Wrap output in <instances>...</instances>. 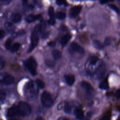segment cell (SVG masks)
<instances>
[{
  "instance_id": "obj_1",
  "label": "cell",
  "mask_w": 120,
  "mask_h": 120,
  "mask_svg": "<svg viewBox=\"0 0 120 120\" xmlns=\"http://www.w3.org/2000/svg\"><path fill=\"white\" fill-rule=\"evenodd\" d=\"M31 112L30 105L26 102L21 101L8 110L7 115L9 117H24L29 115Z\"/></svg>"
},
{
  "instance_id": "obj_2",
  "label": "cell",
  "mask_w": 120,
  "mask_h": 120,
  "mask_svg": "<svg viewBox=\"0 0 120 120\" xmlns=\"http://www.w3.org/2000/svg\"><path fill=\"white\" fill-rule=\"evenodd\" d=\"M39 33V24H38L34 27L31 32L30 36V45L28 49V52H31L38 44Z\"/></svg>"
},
{
  "instance_id": "obj_3",
  "label": "cell",
  "mask_w": 120,
  "mask_h": 120,
  "mask_svg": "<svg viewBox=\"0 0 120 120\" xmlns=\"http://www.w3.org/2000/svg\"><path fill=\"white\" fill-rule=\"evenodd\" d=\"M36 83L32 82H29L26 86L25 93L26 96L29 99H33L36 98L38 93V88Z\"/></svg>"
},
{
  "instance_id": "obj_4",
  "label": "cell",
  "mask_w": 120,
  "mask_h": 120,
  "mask_svg": "<svg viewBox=\"0 0 120 120\" xmlns=\"http://www.w3.org/2000/svg\"><path fill=\"white\" fill-rule=\"evenodd\" d=\"M24 65L32 75L37 74V63L33 58L31 57L27 59L24 62Z\"/></svg>"
},
{
  "instance_id": "obj_5",
  "label": "cell",
  "mask_w": 120,
  "mask_h": 120,
  "mask_svg": "<svg viewBox=\"0 0 120 120\" xmlns=\"http://www.w3.org/2000/svg\"><path fill=\"white\" fill-rule=\"evenodd\" d=\"M41 100L43 105L46 107L51 106L53 103V98L51 94L47 91H44L41 96Z\"/></svg>"
},
{
  "instance_id": "obj_6",
  "label": "cell",
  "mask_w": 120,
  "mask_h": 120,
  "mask_svg": "<svg viewBox=\"0 0 120 120\" xmlns=\"http://www.w3.org/2000/svg\"><path fill=\"white\" fill-rule=\"evenodd\" d=\"M15 82L14 77L11 75L4 72L0 73V84L2 85H11Z\"/></svg>"
},
{
  "instance_id": "obj_7",
  "label": "cell",
  "mask_w": 120,
  "mask_h": 120,
  "mask_svg": "<svg viewBox=\"0 0 120 120\" xmlns=\"http://www.w3.org/2000/svg\"><path fill=\"white\" fill-rule=\"evenodd\" d=\"M68 52L71 54L75 52H77L80 54H83L84 53V50L79 44L75 42H73L69 46Z\"/></svg>"
},
{
  "instance_id": "obj_8",
  "label": "cell",
  "mask_w": 120,
  "mask_h": 120,
  "mask_svg": "<svg viewBox=\"0 0 120 120\" xmlns=\"http://www.w3.org/2000/svg\"><path fill=\"white\" fill-rule=\"evenodd\" d=\"M106 71V67L104 62H101L96 69L95 74L98 79H101L104 76Z\"/></svg>"
},
{
  "instance_id": "obj_9",
  "label": "cell",
  "mask_w": 120,
  "mask_h": 120,
  "mask_svg": "<svg viewBox=\"0 0 120 120\" xmlns=\"http://www.w3.org/2000/svg\"><path fill=\"white\" fill-rule=\"evenodd\" d=\"M81 85L89 96H92L94 95L95 93L94 89L89 82L86 81H82L81 83Z\"/></svg>"
},
{
  "instance_id": "obj_10",
  "label": "cell",
  "mask_w": 120,
  "mask_h": 120,
  "mask_svg": "<svg viewBox=\"0 0 120 120\" xmlns=\"http://www.w3.org/2000/svg\"><path fill=\"white\" fill-rule=\"evenodd\" d=\"M82 9V6L80 5L75 6L72 7L69 11V16L71 18H75L78 15Z\"/></svg>"
},
{
  "instance_id": "obj_11",
  "label": "cell",
  "mask_w": 120,
  "mask_h": 120,
  "mask_svg": "<svg viewBox=\"0 0 120 120\" xmlns=\"http://www.w3.org/2000/svg\"><path fill=\"white\" fill-rule=\"evenodd\" d=\"M74 114L75 118L78 120H83L84 114L82 109L80 108H76L74 110Z\"/></svg>"
},
{
  "instance_id": "obj_12",
  "label": "cell",
  "mask_w": 120,
  "mask_h": 120,
  "mask_svg": "<svg viewBox=\"0 0 120 120\" xmlns=\"http://www.w3.org/2000/svg\"><path fill=\"white\" fill-rule=\"evenodd\" d=\"M65 79L67 83L70 86L72 85L75 82V77L74 75L69 74L65 75Z\"/></svg>"
},
{
  "instance_id": "obj_13",
  "label": "cell",
  "mask_w": 120,
  "mask_h": 120,
  "mask_svg": "<svg viewBox=\"0 0 120 120\" xmlns=\"http://www.w3.org/2000/svg\"><path fill=\"white\" fill-rule=\"evenodd\" d=\"M41 16L40 15H34L30 14L28 15L25 18V21L28 22H32L35 21L37 20H38L41 18Z\"/></svg>"
},
{
  "instance_id": "obj_14",
  "label": "cell",
  "mask_w": 120,
  "mask_h": 120,
  "mask_svg": "<svg viewBox=\"0 0 120 120\" xmlns=\"http://www.w3.org/2000/svg\"><path fill=\"white\" fill-rule=\"evenodd\" d=\"M71 38L70 35L68 34H66L64 35L61 38L60 44L62 46H64L67 45L68 42L69 41Z\"/></svg>"
},
{
  "instance_id": "obj_15",
  "label": "cell",
  "mask_w": 120,
  "mask_h": 120,
  "mask_svg": "<svg viewBox=\"0 0 120 120\" xmlns=\"http://www.w3.org/2000/svg\"><path fill=\"white\" fill-rule=\"evenodd\" d=\"M21 16L19 14L14 13L11 15V19L14 23H18L21 20Z\"/></svg>"
},
{
  "instance_id": "obj_16",
  "label": "cell",
  "mask_w": 120,
  "mask_h": 120,
  "mask_svg": "<svg viewBox=\"0 0 120 120\" xmlns=\"http://www.w3.org/2000/svg\"><path fill=\"white\" fill-rule=\"evenodd\" d=\"M92 44L94 47L98 50H102L104 47V46L102 44V43L98 40H93Z\"/></svg>"
},
{
  "instance_id": "obj_17",
  "label": "cell",
  "mask_w": 120,
  "mask_h": 120,
  "mask_svg": "<svg viewBox=\"0 0 120 120\" xmlns=\"http://www.w3.org/2000/svg\"><path fill=\"white\" fill-rule=\"evenodd\" d=\"M5 27L6 30L9 32H14L15 29V27L14 25L9 22H7L5 23Z\"/></svg>"
},
{
  "instance_id": "obj_18",
  "label": "cell",
  "mask_w": 120,
  "mask_h": 120,
  "mask_svg": "<svg viewBox=\"0 0 120 120\" xmlns=\"http://www.w3.org/2000/svg\"><path fill=\"white\" fill-rule=\"evenodd\" d=\"M99 87L100 89L102 90H106L109 88L107 78H105L104 81H103L99 85Z\"/></svg>"
},
{
  "instance_id": "obj_19",
  "label": "cell",
  "mask_w": 120,
  "mask_h": 120,
  "mask_svg": "<svg viewBox=\"0 0 120 120\" xmlns=\"http://www.w3.org/2000/svg\"><path fill=\"white\" fill-rule=\"evenodd\" d=\"M52 55L55 60H59L61 57V52L58 50H54L52 52Z\"/></svg>"
},
{
  "instance_id": "obj_20",
  "label": "cell",
  "mask_w": 120,
  "mask_h": 120,
  "mask_svg": "<svg viewBox=\"0 0 120 120\" xmlns=\"http://www.w3.org/2000/svg\"><path fill=\"white\" fill-rule=\"evenodd\" d=\"M39 24V30L40 32L44 33L45 30L46 25V22L44 20H42Z\"/></svg>"
},
{
  "instance_id": "obj_21",
  "label": "cell",
  "mask_w": 120,
  "mask_h": 120,
  "mask_svg": "<svg viewBox=\"0 0 120 120\" xmlns=\"http://www.w3.org/2000/svg\"><path fill=\"white\" fill-rule=\"evenodd\" d=\"M19 47H20V44L18 43H15L11 46L9 49L12 52H15L19 49Z\"/></svg>"
},
{
  "instance_id": "obj_22",
  "label": "cell",
  "mask_w": 120,
  "mask_h": 120,
  "mask_svg": "<svg viewBox=\"0 0 120 120\" xmlns=\"http://www.w3.org/2000/svg\"><path fill=\"white\" fill-rule=\"evenodd\" d=\"M66 14L62 12H58L56 14V17L60 20H62L65 18Z\"/></svg>"
},
{
  "instance_id": "obj_23",
  "label": "cell",
  "mask_w": 120,
  "mask_h": 120,
  "mask_svg": "<svg viewBox=\"0 0 120 120\" xmlns=\"http://www.w3.org/2000/svg\"><path fill=\"white\" fill-rule=\"evenodd\" d=\"M72 110L71 105L69 103H66L64 106V111L66 113H70Z\"/></svg>"
},
{
  "instance_id": "obj_24",
  "label": "cell",
  "mask_w": 120,
  "mask_h": 120,
  "mask_svg": "<svg viewBox=\"0 0 120 120\" xmlns=\"http://www.w3.org/2000/svg\"><path fill=\"white\" fill-rule=\"evenodd\" d=\"M111 113L109 112H106L99 120H110Z\"/></svg>"
},
{
  "instance_id": "obj_25",
  "label": "cell",
  "mask_w": 120,
  "mask_h": 120,
  "mask_svg": "<svg viewBox=\"0 0 120 120\" xmlns=\"http://www.w3.org/2000/svg\"><path fill=\"white\" fill-rule=\"evenodd\" d=\"M35 83H36V85H37L38 87V88L42 89V88H44L45 87V84H44V82L43 81H42L41 80L37 79Z\"/></svg>"
},
{
  "instance_id": "obj_26",
  "label": "cell",
  "mask_w": 120,
  "mask_h": 120,
  "mask_svg": "<svg viewBox=\"0 0 120 120\" xmlns=\"http://www.w3.org/2000/svg\"><path fill=\"white\" fill-rule=\"evenodd\" d=\"M45 63L46 65L50 68H52L55 65V62L53 60H47L45 61Z\"/></svg>"
},
{
  "instance_id": "obj_27",
  "label": "cell",
  "mask_w": 120,
  "mask_h": 120,
  "mask_svg": "<svg viewBox=\"0 0 120 120\" xmlns=\"http://www.w3.org/2000/svg\"><path fill=\"white\" fill-rule=\"evenodd\" d=\"M12 39L11 38H8L7 40V41H6L5 42V47L7 49H9L11 46L12 45L11 44H12Z\"/></svg>"
},
{
  "instance_id": "obj_28",
  "label": "cell",
  "mask_w": 120,
  "mask_h": 120,
  "mask_svg": "<svg viewBox=\"0 0 120 120\" xmlns=\"http://www.w3.org/2000/svg\"><path fill=\"white\" fill-rule=\"evenodd\" d=\"M108 7L110 8H111L112 10H113V11L116 12V13H120V9L115 5L112 4H110L108 5Z\"/></svg>"
},
{
  "instance_id": "obj_29",
  "label": "cell",
  "mask_w": 120,
  "mask_h": 120,
  "mask_svg": "<svg viewBox=\"0 0 120 120\" xmlns=\"http://www.w3.org/2000/svg\"><path fill=\"white\" fill-rule=\"evenodd\" d=\"M98 58L97 57V56H93L91 57L90 60V64L91 65H95L97 62H98Z\"/></svg>"
},
{
  "instance_id": "obj_30",
  "label": "cell",
  "mask_w": 120,
  "mask_h": 120,
  "mask_svg": "<svg viewBox=\"0 0 120 120\" xmlns=\"http://www.w3.org/2000/svg\"><path fill=\"white\" fill-rule=\"evenodd\" d=\"M48 14L50 17H54V9L52 7H50L48 9Z\"/></svg>"
},
{
  "instance_id": "obj_31",
  "label": "cell",
  "mask_w": 120,
  "mask_h": 120,
  "mask_svg": "<svg viewBox=\"0 0 120 120\" xmlns=\"http://www.w3.org/2000/svg\"><path fill=\"white\" fill-rule=\"evenodd\" d=\"M5 93L2 90H0V105L5 98Z\"/></svg>"
},
{
  "instance_id": "obj_32",
  "label": "cell",
  "mask_w": 120,
  "mask_h": 120,
  "mask_svg": "<svg viewBox=\"0 0 120 120\" xmlns=\"http://www.w3.org/2000/svg\"><path fill=\"white\" fill-rule=\"evenodd\" d=\"M56 4L59 6L60 5H67V2L66 0H56Z\"/></svg>"
},
{
  "instance_id": "obj_33",
  "label": "cell",
  "mask_w": 120,
  "mask_h": 120,
  "mask_svg": "<svg viewBox=\"0 0 120 120\" xmlns=\"http://www.w3.org/2000/svg\"><path fill=\"white\" fill-rule=\"evenodd\" d=\"M111 38L110 37H106L104 41V44L105 45H109L111 44Z\"/></svg>"
},
{
  "instance_id": "obj_34",
  "label": "cell",
  "mask_w": 120,
  "mask_h": 120,
  "mask_svg": "<svg viewBox=\"0 0 120 120\" xmlns=\"http://www.w3.org/2000/svg\"><path fill=\"white\" fill-rule=\"evenodd\" d=\"M5 66V61L4 59L0 57V70H1Z\"/></svg>"
},
{
  "instance_id": "obj_35",
  "label": "cell",
  "mask_w": 120,
  "mask_h": 120,
  "mask_svg": "<svg viewBox=\"0 0 120 120\" xmlns=\"http://www.w3.org/2000/svg\"><path fill=\"white\" fill-rule=\"evenodd\" d=\"M48 23L50 25H53L55 23V21L54 17H50V19L48 20Z\"/></svg>"
},
{
  "instance_id": "obj_36",
  "label": "cell",
  "mask_w": 120,
  "mask_h": 120,
  "mask_svg": "<svg viewBox=\"0 0 120 120\" xmlns=\"http://www.w3.org/2000/svg\"><path fill=\"white\" fill-rule=\"evenodd\" d=\"M115 96L116 98H117L118 99L120 98V89L118 90L115 94Z\"/></svg>"
},
{
  "instance_id": "obj_37",
  "label": "cell",
  "mask_w": 120,
  "mask_h": 120,
  "mask_svg": "<svg viewBox=\"0 0 120 120\" xmlns=\"http://www.w3.org/2000/svg\"><path fill=\"white\" fill-rule=\"evenodd\" d=\"M49 32H44V33H43V34H42V38H44V39H45V38H46L48 37V36H49Z\"/></svg>"
},
{
  "instance_id": "obj_38",
  "label": "cell",
  "mask_w": 120,
  "mask_h": 120,
  "mask_svg": "<svg viewBox=\"0 0 120 120\" xmlns=\"http://www.w3.org/2000/svg\"><path fill=\"white\" fill-rule=\"evenodd\" d=\"M91 114L90 112H88L87 113L84 120H90V118H91Z\"/></svg>"
},
{
  "instance_id": "obj_39",
  "label": "cell",
  "mask_w": 120,
  "mask_h": 120,
  "mask_svg": "<svg viewBox=\"0 0 120 120\" xmlns=\"http://www.w3.org/2000/svg\"><path fill=\"white\" fill-rule=\"evenodd\" d=\"M5 35V33L4 31H3V30H0V38H2L3 37H4Z\"/></svg>"
},
{
  "instance_id": "obj_40",
  "label": "cell",
  "mask_w": 120,
  "mask_h": 120,
  "mask_svg": "<svg viewBox=\"0 0 120 120\" xmlns=\"http://www.w3.org/2000/svg\"><path fill=\"white\" fill-rule=\"evenodd\" d=\"M48 45L51 47H54L55 45V42L53 41H51L48 43Z\"/></svg>"
},
{
  "instance_id": "obj_41",
  "label": "cell",
  "mask_w": 120,
  "mask_h": 120,
  "mask_svg": "<svg viewBox=\"0 0 120 120\" xmlns=\"http://www.w3.org/2000/svg\"><path fill=\"white\" fill-rule=\"evenodd\" d=\"M57 120H69L65 117H60L59 118H58Z\"/></svg>"
},
{
  "instance_id": "obj_42",
  "label": "cell",
  "mask_w": 120,
  "mask_h": 120,
  "mask_svg": "<svg viewBox=\"0 0 120 120\" xmlns=\"http://www.w3.org/2000/svg\"><path fill=\"white\" fill-rule=\"evenodd\" d=\"M60 29L62 30V31H65L67 30V28L64 25H62L61 26V27H60Z\"/></svg>"
},
{
  "instance_id": "obj_43",
  "label": "cell",
  "mask_w": 120,
  "mask_h": 120,
  "mask_svg": "<svg viewBox=\"0 0 120 120\" xmlns=\"http://www.w3.org/2000/svg\"><path fill=\"white\" fill-rule=\"evenodd\" d=\"M107 2H108V0H100V2L102 4H104L107 3Z\"/></svg>"
},
{
  "instance_id": "obj_44",
  "label": "cell",
  "mask_w": 120,
  "mask_h": 120,
  "mask_svg": "<svg viewBox=\"0 0 120 120\" xmlns=\"http://www.w3.org/2000/svg\"><path fill=\"white\" fill-rule=\"evenodd\" d=\"M36 120H44V119H43L42 117H41V116H38V117L37 118V119H36Z\"/></svg>"
},
{
  "instance_id": "obj_45",
  "label": "cell",
  "mask_w": 120,
  "mask_h": 120,
  "mask_svg": "<svg viewBox=\"0 0 120 120\" xmlns=\"http://www.w3.org/2000/svg\"><path fill=\"white\" fill-rule=\"evenodd\" d=\"M27 1H28V0H22V1L24 3H26Z\"/></svg>"
},
{
  "instance_id": "obj_46",
  "label": "cell",
  "mask_w": 120,
  "mask_h": 120,
  "mask_svg": "<svg viewBox=\"0 0 120 120\" xmlns=\"http://www.w3.org/2000/svg\"><path fill=\"white\" fill-rule=\"evenodd\" d=\"M16 120V119H11V120Z\"/></svg>"
},
{
  "instance_id": "obj_47",
  "label": "cell",
  "mask_w": 120,
  "mask_h": 120,
  "mask_svg": "<svg viewBox=\"0 0 120 120\" xmlns=\"http://www.w3.org/2000/svg\"></svg>"
}]
</instances>
